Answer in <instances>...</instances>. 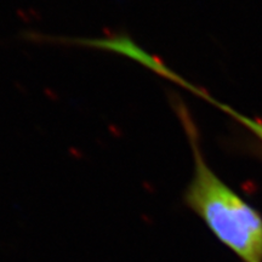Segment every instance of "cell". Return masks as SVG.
<instances>
[{
  "label": "cell",
  "instance_id": "1",
  "mask_svg": "<svg viewBox=\"0 0 262 262\" xmlns=\"http://www.w3.org/2000/svg\"><path fill=\"white\" fill-rule=\"evenodd\" d=\"M172 102L187 136L194 165L183 193L185 205L244 262H262V217L212 171L203 155L191 113L179 97H172Z\"/></svg>",
  "mask_w": 262,
  "mask_h": 262
},
{
  "label": "cell",
  "instance_id": "2",
  "mask_svg": "<svg viewBox=\"0 0 262 262\" xmlns=\"http://www.w3.org/2000/svg\"><path fill=\"white\" fill-rule=\"evenodd\" d=\"M212 102H214L217 107H220L222 111H225L226 113H228L232 118H234V119L237 120L238 123H241L242 125H243L248 131H250V133L253 134V135L256 137L258 141H260L261 145H262V122H258V120H256V119H253V118H249L247 116H244V114L234 111L233 108L225 106V104L216 102V101H212Z\"/></svg>",
  "mask_w": 262,
  "mask_h": 262
}]
</instances>
